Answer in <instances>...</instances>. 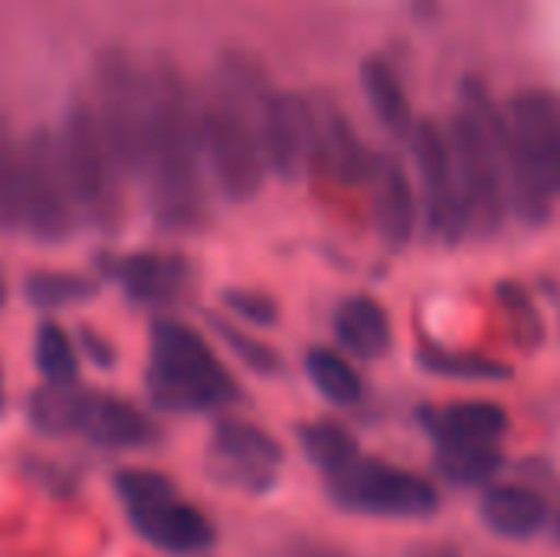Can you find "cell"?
I'll use <instances>...</instances> for the list:
<instances>
[{
	"label": "cell",
	"mask_w": 560,
	"mask_h": 557,
	"mask_svg": "<svg viewBox=\"0 0 560 557\" xmlns=\"http://www.w3.org/2000/svg\"><path fill=\"white\" fill-rule=\"evenodd\" d=\"M144 69L151 92V128L141 184L148 187L151 220L174 236L197 233L207 223L200 98L167 53L151 56Z\"/></svg>",
	"instance_id": "obj_1"
},
{
	"label": "cell",
	"mask_w": 560,
	"mask_h": 557,
	"mask_svg": "<svg viewBox=\"0 0 560 557\" xmlns=\"http://www.w3.org/2000/svg\"><path fill=\"white\" fill-rule=\"evenodd\" d=\"M272 82L262 62L243 49H226L200 98V138L207 171L230 204L259 197L269 167L259 144V108Z\"/></svg>",
	"instance_id": "obj_2"
},
{
	"label": "cell",
	"mask_w": 560,
	"mask_h": 557,
	"mask_svg": "<svg viewBox=\"0 0 560 557\" xmlns=\"http://www.w3.org/2000/svg\"><path fill=\"white\" fill-rule=\"evenodd\" d=\"M456 158L459 184L469 207L472 236L492 240L502 233L509 207V164H505V121L479 79H466L459 89V108L446 125Z\"/></svg>",
	"instance_id": "obj_3"
},
{
	"label": "cell",
	"mask_w": 560,
	"mask_h": 557,
	"mask_svg": "<svg viewBox=\"0 0 560 557\" xmlns=\"http://www.w3.org/2000/svg\"><path fill=\"white\" fill-rule=\"evenodd\" d=\"M509 207L528 223L551 220L560 200V95L548 89H525L502 108Z\"/></svg>",
	"instance_id": "obj_4"
},
{
	"label": "cell",
	"mask_w": 560,
	"mask_h": 557,
	"mask_svg": "<svg viewBox=\"0 0 560 557\" xmlns=\"http://www.w3.org/2000/svg\"><path fill=\"white\" fill-rule=\"evenodd\" d=\"M144 387L148 401L164 414H213L243 397L213 345L177 318L151 322Z\"/></svg>",
	"instance_id": "obj_5"
},
{
	"label": "cell",
	"mask_w": 560,
	"mask_h": 557,
	"mask_svg": "<svg viewBox=\"0 0 560 557\" xmlns=\"http://www.w3.org/2000/svg\"><path fill=\"white\" fill-rule=\"evenodd\" d=\"M105 144L125 181H141L148 164V128H151V92L148 69L118 43L105 46L92 62L89 95Z\"/></svg>",
	"instance_id": "obj_6"
},
{
	"label": "cell",
	"mask_w": 560,
	"mask_h": 557,
	"mask_svg": "<svg viewBox=\"0 0 560 557\" xmlns=\"http://www.w3.org/2000/svg\"><path fill=\"white\" fill-rule=\"evenodd\" d=\"M69 194L79 213V223L95 233H115L125 217L121 204V171L105 144L95 108L89 95L75 92L56 128Z\"/></svg>",
	"instance_id": "obj_7"
},
{
	"label": "cell",
	"mask_w": 560,
	"mask_h": 557,
	"mask_svg": "<svg viewBox=\"0 0 560 557\" xmlns=\"http://www.w3.org/2000/svg\"><path fill=\"white\" fill-rule=\"evenodd\" d=\"M115 492L131 529L158 552L174 557L207 555L217 529L203 509L187 502L177 486L154 469H118Z\"/></svg>",
	"instance_id": "obj_8"
},
{
	"label": "cell",
	"mask_w": 560,
	"mask_h": 557,
	"mask_svg": "<svg viewBox=\"0 0 560 557\" xmlns=\"http://www.w3.org/2000/svg\"><path fill=\"white\" fill-rule=\"evenodd\" d=\"M20 230H26L30 240L43 246H59L66 243L79 223L66 167H62V151H59V135L56 128H33L20 141Z\"/></svg>",
	"instance_id": "obj_9"
},
{
	"label": "cell",
	"mask_w": 560,
	"mask_h": 557,
	"mask_svg": "<svg viewBox=\"0 0 560 557\" xmlns=\"http://www.w3.org/2000/svg\"><path fill=\"white\" fill-rule=\"evenodd\" d=\"M328 496L338 509L371 519H430L440 512V489L433 479L358 456L348 469L325 479Z\"/></svg>",
	"instance_id": "obj_10"
},
{
	"label": "cell",
	"mask_w": 560,
	"mask_h": 557,
	"mask_svg": "<svg viewBox=\"0 0 560 557\" xmlns=\"http://www.w3.org/2000/svg\"><path fill=\"white\" fill-rule=\"evenodd\" d=\"M410 151L420 194V223L427 236L443 246H459L466 236H472V223L446 128L430 118L417 121L410 135Z\"/></svg>",
	"instance_id": "obj_11"
},
{
	"label": "cell",
	"mask_w": 560,
	"mask_h": 557,
	"mask_svg": "<svg viewBox=\"0 0 560 557\" xmlns=\"http://www.w3.org/2000/svg\"><path fill=\"white\" fill-rule=\"evenodd\" d=\"M282 463V443L262 427L240 417L217 420L207 443V469L220 486L246 496H266L276 489Z\"/></svg>",
	"instance_id": "obj_12"
},
{
	"label": "cell",
	"mask_w": 560,
	"mask_h": 557,
	"mask_svg": "<svg viewBox=\"0 0 560 557\" xmlns=\"http://www.w3.org/2000/svg\"><path fill=\"white\" fill-rule=\"evenodd\" d=\"M98 272L121 286V292L144 309H171L180 305L194 286L197 269L184 253L167 250H138V253H98Z\"/></svg>",
	"instance_id": "obj_13"
},
{
	"label": "cell",
	"mask_w": 560,
	"mask_h": 557,
	"mask_svg": "<svg viewBox=\"0 0 560 557\" xmlns=\"http://www.w3.org/2000/svg\"><path fill=\"white\" fill-rule=\"evenodd\" d=\"M259 144L272 177L292 184L312 167V105L305 95L272 89L259 108Z\"/></svg>",
	"instance_id": "obj_14"
},
{
	"label": "cell",
	"mask_w": 560,
	"mask_h": 557,
	"mask_svg": "<svg viewBox=\"0 0 560 557\" xmlns=\"http://www.w3.org/2000/svg\"><path fill=\"white\" fill-rule=\"evenodd\" d=\"M72 437H82L85 443L108 453H128L154 446L161 440V427L138 404L118 394H98L82 387Z\"/></svg>",
	"instance_id": "obj_15"
},
{
	"label": "cell",
	"mask_w": 560,
	"mask_h": 557,
	"mask_svg": "<svg viewBox=\"0 0 560 557\" xmlns=\"http://www.w3.org/2000/svg\"><path fill=\"white\" fill-rule=\"evenodd\" d=\"M312 105V167H322L331 181L358 187L374 174V154L331 98H308Z\"/></svg>",
	"instance_id": "obj_16"
},
{
	"label": "cell",
	"mask_w": 560,
	"mask_h": 557,
	"mask_svg": "<svg viewBox=\"0 0 560 557\" xmlns=\"http://www.w3.org/2000/svg\"><path fill=\"white\" fill-rule=\"evenodd\" d=\"M371 210L374 230L387 250H407L420 230V194L417 181L397 154H377L371 174Z\"/></svg>",
	"instance_id": "obj_17"
},
{
	"label": "cell",
	"mask_w": 560,
	"mask_h": 557,
	"mask_svg": "<svg viewBox=\"0 0 560 557\" xmlns=\"http://www.w3.org/2000/svg\"><path fill=\"white\" fill-rule=\"evenodd\" d=\"M420 423L436 446H499L512 427L509 410L495 401L423 407Z\"/></svg>",
	"instance_id": "obj_18"
},
{
	"label": "cell",
	"mask_w": 560,
	"mask_h": 557,
	"mask_svg": "<svg viewBox=\"0 0 560 557\" xmlns=\"http://www.w3.org/2000/svg\"><path fill=\"white\" fill-rule=\"evenodd\" d=\"M479 519L495 538L528 542L545 532L551 509L538 489L522 486V483H502V486L486 489L479 502Z\"/></svg>",
	"instance_id": "obj_19"
},
{
	"label": "cell",
	"mask_w": 560,
	"mask_h": 557,
	"mask_svg": "<svg viewBox=\"0 0 560 557\" xmlns=\"http://www.w3.org/2000/svg\"><path fill=\"white\" fill-rule=\"evenodd\" d=\"M335 338L338 345L361 361H377L394 345V328L387 309L371 295H348L335 309Z\"/></svg>",
	"instance_id": "obj_20"
},
{
	"label": "cell",
	"mask_w": 560,
	"mask_h": 557,
	"mask_svg": "<svg viewBox=\"0 0 560 557\" xmlns=\"http://www.w3.org/2000/svg\"><path fill=\"white\" fill-rule=\"evenodd\" d=\"M361 85H364L368 105L377 115V121L384 125V131L410 141L417 118H413V105H410V95H407L397 69L384 56H371L361 66Z\"/></svg>",
	"instance_id": "obj_21"
},
{
	"label": "cell",
	"mask_w": 560,
	"mask_h": 557,
	"mask_svg": "<svg viewBox=\"0 0 560 557\" xmlns=\"http://www.w3.org/2000/svg\"><path fill=\"white\" fill-rule=\"evenodd\" d=\"M295 440H299V450L305 453V460L325 479L338 476L361 456L358 437L338 420H308L295 430Z\"/></svg>",
	"instance_id": "obj_22"
},
{
	"label": "cell",
	"mask_w": 560,
	"mask_h": 557,
	"mask_svg": "<svg viewBox=\"0 0 560 557\" xmlns=\"http://www.w3.org/2000/svg\"><path fill=\"white\" fill-rule=\"evenodd\" d=\"M98 295V282L85 272L66 269H33L23 276V299L36 312H62L72 305H85Z\"/></svg>",
	"instance_id": "obj_23"
},
{
	"label": "cell",
	"mask_w": 560,
	"mask_h": 557,
	"mask_svg": "<svg viewBox=\"0 0 560 557\" xmlns=\"http://www.w3.org/2000/svg\"><path fill=\"white\" fill-rule=\"evenodd\" d=\"M417 364L423 374L446 378V381H466V384H502L512 381V368L489 358V355H472V351H453L443 345H420Z\"/></svg>",
	"instance_id": "obj_24"
},
{
	"label": "cell",
	"mask_w": 560,
	"mask_h": 557,
	"mask_svg": "<svg viewBox=\"0 0 560 557\" xmlns=\"http://www.w3.org/2000/svg\"><path fill=\"white\" fill-rule=\"evenodd\" d=\"M33 364L49 387L79 384V348L75 338L52 318H43L33 335Z\"/></svg>",
	"instance_id": "obj_25"
},
{
	"label": "cell",
	"mask_w": 560,
	"mask_h": 557,
	"mask_svg": "<svg viewBox=\"0 0 560 557\" xmlns=\"http://www.w3.org/2000/svg\"><path fill=\"white\" fill-rule=\"evenodd\" d=\"M305 374L312 387L335 407H354L364 401V381L358 368L335 348H312L305 355Z\"/></svg>",
	"instance_id": "obj_26"
},
{
	"label": "cell",
	"mask_w": 560,
	"mask_h": 557,
	"mask_svg": "<svg viewBox=\"0 0 560 557\" xmlns=\"http://www.w3.org/2000/svg\"><path fill=\"white\" fill-rule=\"evenodd\" d=\"M505 466L499 446H436L433 469L440 479L459 489H482L489 486Z\"/></svg>",
	"instance_id": "obj_27"
},
{
	"label": "cell",
	"mask_w": 560,
	"mask_h": 557,
	"mask_svg": "<svg viewBox=\"0 0 560 557\" xmlns=\"http://www.w3.org/2000/svg\"><path fill=\"white\" fill-rule=\"evenodd\" d=\"M82 401V387H36L26 401V417L30 427L43 437H72L75 427V410Z\"/></svg>",
	"instance_id": "obj_28"
},
{
	"label": "cell",
	"mask_w": 560,
	"mask_h": 557,
	"mask_svg": "<svg viewBox=\"0 0 560 557\" xmlns=\"http://www.w3.org/2000/svg\"><path fill=\"white\" fill-rule=\"evenodd\" d=\"M495 299L502 305V315L509 322V332L512 338L518 341V348L525 351H538L541 341H545V318L532 299V292L518 282H499L495 289Z\"/></svg>",
	"instance_id": "obj_29"
},
{
	"label": "cell",
	"mask_w": 560,
	"mask_h": 557,
	"mask_svg": "<svg viewBox=\"0 0 560 557\" xmlns=\"http://www.w3.org/2000/svg\"><path fill=\"white\" fill-rule=\"evenodd\" d=\"M20 138L13 135L10 121L0 118V233L20 230Z\"/></svg>",
	"instance_id": "obj_30"
},
{
	"label": "cell",
	"mask_w": 560,
	"mask_h": 557,
	"mask_svg": "<svg viewBox=\"0 0 560 557\" xmlns=\"http://www.w3.org/2000/svg\"><path fill=\"white\" fill-rule=\"evenodd\" d=\"M210 325H213V332L220 335V341L253 371V374H262V378H276L279 371H282V355L272 348V345H266V341H259L256 335H249L246 328H240L233 318H210Z\"/></svg>",
	"instance_id": "obj_31"
},
{
	"label": "cell",
	"mask_w": 560,
	"mask_h": 557,
	"mask_svg": "<svg viewBox=\"0 0 560 557\" xmlns=\"http://www.w3.org/2000/svg\"><path fill=\"white\" fill-rule=\"evenodd\" d=\"M226 315L240 325L272 328L279 322V302L262 289H223L220 295Z\"/></svg>",
	"instance_id": "obj_32"
},
{
	"label": "cell",
	"mask_w": 560,
	"mask_h": 557,
	"mask_svg": "<svg viewBox=\"0 0 560 557\" xmlns=\"http://www.w3.org/2000/svg\"><path fill=\"white\" fill-rule=\"evenodd\" d=\"M75 348H79V355L89 358L98 371H112V368L118 364V348L112 345V338L102 335V332H95V328H89V325H82V328L75 332Z\"/></svg>",
	"instance_id": "obj_33"
},
{
	"label": "cell",
	"mask_w": 560,
	"mask_h": 557,
	"mask_svg": "<svg viewBox=\"0 0 560 557\" xmlns=\"http://www.w3.org/2000/svg\"><path fill=\"white\" fill-rule=\"evenodd\" d=\"M413 7H417V13H420V20H427V16L433 13V7H436V0H413Z\"/></svg>",
	"instance_id": "obj_34"
},
{
	"label": "cell",
	"mask_w": 560,
	"mask_h": 557,
	"mask_svg": "<svg viewBox=\"0 0 560 557\" xmlns=\"http://www.w3.org/2000/svg\"><path fill=\"white\" fill-rule=\"evenodd\" d=\"M7 302V279H3V269H0V305Z\"/></svg>",
	"instance_id": "obj_35"
},
{
	"label": "cell",
	"mask_w": 560,
	"mask_h": 557,
	"mask_svg": "<svg viewBox=\"0 0 560 557\" xmlns=\"http://www.w3.org/2000/svg\"><path fill=\"white\" fill-rule=\"evenodd\" d=\"M423 557H459V555H453V552H433V555H423Z\"/></svg>",
	"instance_id": "obj_36"
},
{
	"label": "cell",
	"mask_w": 560,
	"mask_h": 557,
	"mask_svg": "<svg viewBox=\"0 0 560 557\" xmlns=\"http://www.w3.org/2000/svg\"><path fill=\"white\" fill-rule=\"evenodd\" d=\"M0 417H3V374H0Z\"/></svg>",
	"instance_id": "obj_37"
},
{
	"label": "cell",
	"mask_w": 560,
	"mask_h": 557,
	"mask_svg": "<svg viewBox=\"0 0 560 557\" xmlns=\"http://www.w3.org/2000/svg\"><path fill=\"white\" fill-rule=\"evenodd\" d=\"M555 525H558V542H560V512H558V522H555Z\"/></svg>",
	"instance_id": "obj_38"
}]
</instances>
